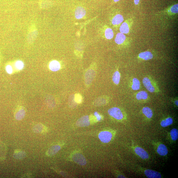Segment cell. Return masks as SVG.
I'll return each instance as SVG.
<instances>
[{
    "label": "cell",
    "instance_id": "6da1fadb",
    "mask_svg": "<svg viewBox=\"0 0 178 178\" xmlns=\"http://www.w3.org/2000/svg\"><path fill=\"white\" fill-rule=\"evenodd\" d=\"M109 115L118 120H121L124 118V115L121 110L118 108L113 107L108 111Z\"/></svg>",
    "mask_w": 178,
    "mask_h": 178
},
{
    "label": "cell",
    "instance_id": "7a4b0ae2",
    "mask_svg": "<svg viewBox=\"0 0 178 178\" xmlns=\"http://www.w3.org/2000/svg\"><path fill=\"white\" fill-rule=\"evenodd\" d=\"M143 83L144 87L150 92L154 93L156 91V85L153 82L152 80L149 78L144 77L143 80Z\"/></svg>",
    "mask_w": 178,
    "mask_h": 178
},
{
    "label": "cell",
    "instance_id": "3957f363",
    "mask_svg": "<svg viewBox=\"0 0 178 178\" xmlns=\"http://www.w3.org/2000/svg\"><path fill=\"white\" fill-rule=\"evenodd\" d=\"M99 138L102 143H107L110 142L112 140L113 134L110 131H103L99 134Z\"/></svg>",
    "mask_w": 178,
    "mask_h": 178
},
{
    "label": "cell",
    "instance_id": "277c9868",
    "mask_svg": "<svg viewBox=\"0 0 178 178\" xmlns=\"http://www.w3.org/2000/svg\"><path fill=\"white\" fill-rule=\"evenodd\" d=\"M134 150L136 155L142 159L146 160L149 159V155L148 153L141 147L135 146L134 147Z\"/></svg>",
    "mask_w": 178,
    "mask_h": 178
},
{
    "label": "cell",
    "instance_id": "5b68a950",
    "mask_svg": "<svg viewBox=\"0 0 178 178\" xmlns=\"http://www.w3.org/2000/svg\"><path fill=\"white\" fill-rule=\"evenodd\" d=\"M72 159L78 164L84 166L87 164V161L83 156L80 153H76L72 156Z\"/></svg>",
    "mask_w": 178,
    "mask_h": 178
},
{
    "label": "cell",
    "instance_id": "8992f818",
    "mask_svg": "<svg viewBox=\"0 0 178 178\" xmlns=\"http://www.w3.org/2000/svg\"><path fill=\"white\" fill-rule=\"evenodd\" d=\"M90 124V119L88 116H83L80 118L76 123V126L79 127L88 126Z\"/></svg>",
    "mask_w": 178,
    "mask_h": 178
},
{
    "label": "cell",
    "instance_id": "52a82bcc",
    "mask_svg": "<svg viewBox=\"0 0 178 178\" xmlns=\"http://www.w3.org/2000/svg\"><path fill=\"white\" fill-rule=\"evenodd\" d=\"M156 151L161 156H165L168 154V151L167 146L162 144H158L156 147Z\"/></svg>",
    "mask_w": 178,
    "mask_h": 178
},
{
    "label": "cell",
    "instance_id": "ba28073f",
    "mask_svg": "<svg viewBox=\"0 0 178 178\" xmlns=\"http://www.w3.org/2000/svg\"><path fill=\"white\" fill-rule=\"evenodd\" d=\"M95 75V72L93 70H90L86 72L85 75V81L88 85L90 84Z\"/></svg>",
    "mask_w": 178,
    "mask_h": 178
},
{
    "label": "cell",
    "instance_id": "9c48e42d",
    "mask_svg": "<svg viewBox=\"0 0 178 178\" xmlns=\"http://www.w3.org/2000/svg\"><path fill=\"white\" fill-rule=\"evenodd\" d=\"M60 149L61 147L59 145H55L52 146L47 151L46 155L49 156H53L57 154Z\"/></svg>",
    "mask_w": 178,
    "mask_h": 178
},
{
    "label": "cell",
    "instance_id": "30bf717a",
    "mask_svg": "<svg viewBox=\"0 0 178 178\" xmlns=\"http://www.w3.org/2000/svg\"><path fill=\"white\" fill-rule=\"evenodd\" d=\"M26 111L23 108H20L16 112L15 117L16 120L20 121L23 119L25 116Z\"/></svg>",
    "mask_w": 178,
    "mask_h": 178
},
{
    "label": "cell",
    "instance_id": "8fae6325",
    "mask_svg": "<svg viewBox=\"0 0 178 178\" xmlns=\"http://www.w3.org/2000/svg\"><path fill=\"white\" fill-rule=\"evenodd\" d=\"M86 14L84 8L81 7H78L75 11V16L76 19H80L83 18Z\"/></svg>",
    "mask_w": 178,
    "mask_h": 178
},
{
    "label": "cell",
    "instance_id": "7c38bea8",
    "mask_svg": "<svg viewBox=\"0 0 178 178\" xmlns=\"http://www.w3.org/2000/svg\"><path fill=\"white\" fill-rule=\"evenodd\" d=\"M33 131L34 133H39L45 132L47 131L46 127L42 124L39 123L35 125L33 128Z\"/></svg>",
    "mask_w": 178,
    "mask_h": 178
},
{
    "label": "cell",
    "instance_id": "4fadbf2b",
    "mask_svg": "<svg viewBox=\"0 0 178 178\" xmlns=\"http://www.w3.org/2000/svg\"><path fill=\"white\" fill-rule=\"evenodd\" d=\"M49 68L52 71L59 70L60 68V63L57 60H53L49 64Z\"/></svg>",
    "mask_w": 178,
    "mask_h": 178
},
{
    "label": "cell",
    "instance_id": "5bb4252c",
    "mask_svg": "<svg viewBox=\"0 0 178 178\" xmlns=\"http://www.w3.org/2000/svg\"><path fill=\"white\" fill-rule=\"evenodd\" d=\"M26 153L24 151L21 150H15L13 154V157L15 159L18 160L23 159L26 156Z\"/></svg>",
    "mask_w": 178,
    "mask_h": 178
},
{
    "label": "cell",
    "instance_id": "9a60e30c",
    "mask_svg": "<svg viewBox=\"0 0 178 178\" xmlns=\"http://www.w3.org/2000/svg\"><path fill=\"white\" fill-rule=\"evenodd\" d=\"M139 57L142 59L147 60L152 59L153 55L151 52L146 51L140 53Z\"/></svg>",
    "mask_w": 178,
    "mask_h": 178
},
{
    "label": "cell",
    "instance_id": "2e32d148",
    "mask_svg": "<svg viewBox=\"0 0 178 178\" xmlns=\"http://www.w3.org/2000/svg\"><path fill=\"white\" fill-rule=\"evenodd\" d=\"M149 95L146 92L141 91L139 92L136 95V98L138 100H145L148 99Z\"/></svg>",
    "mask_w": 178,
    "mask_h": 178
},
{
    "label": "cell",
    "instance_id": "e0dca14e",
    "mask_svg": "<svg viewBox=\"0 0 178 178\" xmlns=\"http://www.w3.org/2000/svg\"><path fill=\"white\" fill-rule=\"evenodd\" d=\"M126 39V36L123 33H119L116 35L115 41L116 44H120L123 43Z\"/></svg>",
    "mask_w": 178,
    "mask_h": 178
},
{
    "label": "cell",
    "instance_id": "ac0fdd59",
    "mask_svg": "<svg viewBox=\"0 0 178 178\" xmlns=\"http://www.w3.org/2000/svg\"><path fill=\"white\" fill-rule=\"evenodd\" d=\"M142 111L147 118L151 119L152 117L153 113L152 110L149 107H144Z\"/></svg>",
    "mask_w": 178,
    "mask_h": 178
},
{
    "label": "cell",
    "instance_id": "d6986e66",
    "mask_svg": "<svg viewBox=\"0 0 178 178\" xmlns=\"http://www.w3.org/2000/svg\"><path fill=\"white\" fill-rule=\"evenodd\" d=\"M124 19L122 15L120 14L116 15L113 19L112 21V24L115 25H118L120 24L123 22Z\"/></svg>",
    "mask_w": 178,
    "mask_h": 178
},
{
    "label": "cell",
    "instance_id": "ffe728a7",
    "mask_svg": "<svg viewBox=\"0 0 178 178\" xmlns=\"http://www.w3.org/2000/svg\"><path fill=\"white\" fill-rule=\"evenodd\" d=\"M173 119L169 117L161 121L160 125L161 126L166 127L170 126L173 123Z\"/></svg>",
    "mask_w": 178,
    "mask_h": 178
},
{
    "label": "cell",
    "instance_id": "44dd1931",
    "mask_svg": "<svg viewBox=\"0 0 178 178\" xmlns=\"http://www.w3.org/2000/svg\"><path fill=\"white\" fill-rule=\"evenodd\" d=\"M132 81L133 84L132 86V90H139L141 86L139 80L136 78H134L133 79Z\"/></svg>",
    "mask_w": 178,
    "mask_h": 178
},
{
    "label": "cell",
    "instance_id": "7402d4cb",
    "mask_svg": "<svg viewBox=\"0 0 178 178\" xmlns=\"http://www.w3.org/2000/svg\"><path fill=\"white\" fill-rule=\"evenodd\" d=\"M6 147L3 144H0V158L4 159L6 153Z\"/></svg>",
    "mask_w": 178,
    "mask_h": 178
},
{
    "label": "cell",
    "instance_id": "603a6c76",
    "mask_svg": "<svg viewBox=\"0 0 178 178\" xmlns=\"http://www.w3.org/2000/svg\"><path fill=\"white\" fill-rule=\"evenodd\" d=\"M171 138L173 141H176L178 138V131L176 128H173L172 129L169 133Z\"/></svg>",
    "mask_w": 178,
    "mask_h": 178
},
{
    "label": "cell",
    "instance_id": "cb8c5ba5",
    "mask_svg": "<svg viewBox=\"0 0 178 178\" xmlns=\"http://www.w3.org/2000/svg\"><path fill=\"white\" fill-rule=\"evenodd\" d=\"M120 31L123 34H127L129 31V28L128 24L124 22L121 24L120 28Z\"/></svg>",
    "mask_w": 178,
    "mask_h": 178
},
{
    "label": "cell",
    "instance_id": "d4e9b609",
    "mask_svg": "<svg viewBox=\"0 0 178 178\" xmlns=\"http://www.w3.org/2000/svg\"><path fill=\"white\" fill-rule=\"evenodd\" d=\"M121 75L118 71H116L113 74V81L115 84L118 85L120 82Z\"/></svg>",
    "mask_w": 178,
    "mask_h": 178
},
{
    "label": "cell",
    "instance_id": "484cf974",
    "mask_svg": "<svg viewBox=\"0 0 178 178\" xmlns=\"http://www.w3.org/2000/svg\"><path fill=\"white\" fill-rule=\"evenodd\" d=\"M113 30L110 28H108L105 30V36L108 39H111L113 37Z\"/></svg>",
    "mask_w": 178,
    "mask_h": 178
},
{
    "label": "cell",
    "instance_id": "4316f807",
    "mask_svg": "<svg viewBox=\"0 0 178 178\" xmlns=\"http://www.w3.org/2000/svg\"><path fill=\"white\" fill-rule=\"evenodd\" d=\"M24 66L23 62L21 60H18L15 63V67L18 70H22Z\"/></svg>",
    "mask_w": 178,
    "mask_h": 178
},
{
    "label": "cell",
    "instance_id": "83f0119b",
    "mask_svg": "<svg viewBox=\"0 0 178 178\" xmlns=\"http://www.w3.org/2000/svg\"><path fill=\"white\" fill-rule=\"evenodd\" d=\"M178 4H176L172 6L170 11L172 13L177 14L178 13Z\"/></svg>",
    "mask_w": 178,
    "mask_h": 178
},
{
    "label": "cell",
    "instance_id": "f1b7e54d",
    "mask_svg": "<svg viewBox=\"0 0 178 178\" xmlns=\"http://www.w3.org/2000/svg\"><path fill=\"white\" fill-rule=\"evenodd\" d=\"M82 96L79 95V94H76L75 96V101L76 103H80L82 101Z\"/></svg>",
    "mask_w": 178,
    "mask_h": 178
},
{
    "label": "cell",
    "instance_id": "f546056e",
    "mask_svg": "<svg viewBox=\"0 0 178 178\" xmlns=\"http://www.w3.org/2000/svg\"><path fill=\"white\" fill-rule=\"evenodd\" d=\"M6 70L8 74H12L13 72L12 67L10 65H7L6 67Z\"/></svg>",
    "mask_w": 178,
    "mask_h": 178
},
{
    "label": "cell",
    "instance_id": "4dcf8cb0",
    "mask_svg": "<svg viewBox=\"0 0 178 178\" xmlns=\"http://www.w3.org/2000/svg\"><path fill=\"white\" fill-rule=\"evenodd\" d=\"M94 115L95 116L97 121H101L102 119L101 116L98 113L95 112L94 113Z\"/></svg>",
    "mask_w": 178,
    "mask_h": 178
},
{
    "label": "cell",
    "instance_id": "1f68e13d",
    "mask_svg": "<svg viewBox=\"0 0 178 178\" xmlns=\"http://www.w3.org/2000/svg\"><path fill=\"white\" fill-rule=\"evenodd\" d=\"M134 3L136 5H138L139 3L140 0H134Z\"/></svg>",
    "mask_w": 178,
    "mask_h": 178
},
{
    "label": "cell",
    "instance_id": "d6a6232c",
    "mask_svg": "<svg viewBox=\"0 0 178 178\" xmlns=\"http://www.w3.org/2000/svg\"><path fill=\"white\" fill-rule=\"evenodd\" d=\"M174 104L178 107V100H176L174 101Z\"/></svg>",
    "mask_w": 178,
    "mask_h": 178
},
{
    "label": "cell",
    "instance_id": "836d02e7",
    "mask_svg": "<svg viewBox=\"0 0 178 178\" xmlns=\"http://www.w3.org/2000/svg\"><path fill=\"white\" fill-rule=\"evenodd\" d=\"M119 1H120V0H114V1L115 2H118Z\"/></svg>",
    "mask_w": 178,
    "mask_h": 178
}]
</instances>
